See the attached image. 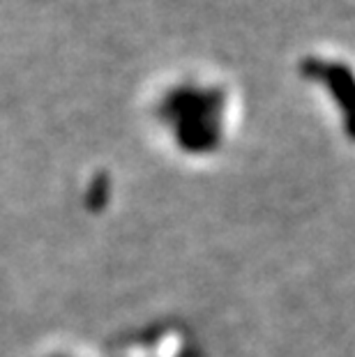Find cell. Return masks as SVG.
I'll list each match as a JSON object with an SVG mask.
<instances>
[{
    "label": "cell",
    "instance_id": "obj_1",
    "mask_svg": "<svg viewBox=\"0 0 355 357\" xmlns=\"http://www.w3.org/2000/svg\"><path fill=\"white\" fill-rule=\"evenodd\" d=\"M146 111L160 134L180 153L210 155L236 129L243 90L219 65H180L153 83Z\"/></svg>",
    "mask_w": 355,
    "mask_h": 357
},
{
    "label": "cell",
    "instance_id": "obj_2",
    "mask_svg": "<svg viewBox=\"0 0 355 357\" xmlns=\"http://www.w3.org/2000/svg\"><path fill=\"white\" fill-rule=\"evenodd\" d=\"M291 72L339 129L355 139V51L335 42H314L296 53Z\"/></svg>",
    "mask_w": 355,
    "mask_h": 357
}]
</instances>
